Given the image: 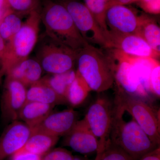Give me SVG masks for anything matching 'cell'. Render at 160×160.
<instances>
[{
    "instance_id": "28",
    "label": "cell",
    "mask_w": 160,
    "mask_h": 160,
    "mask_svg": "<svg viewBox=\"0 0 160 160\" xmlns=\"http://www.w3.org/2000/svg\"><path fill=\"white\" fill-rule=\"evenodd\" d=\"M2 20L9 26L13 35L19 30L22 25L23 23L18 16L10 9L6 10Z\"/></svg>"
},
{
    "instance_id": "12",
    "label": "cell",
    "mask_w": 160,
    "mask_h": 160,
    "mask_svg": "<svg viewBox=\"0 0 160 160\" xmlns=\"http://www.w3.org/2000/svg\"><path fill=\"white\" fill-rule=\"evenodd\" d=\"M63 145L82 154L97 152L98 142L85 120L78 121L65 136Z\"/></svg>"
},
{
    "instance_id": "38",
    "label": "cell",
    "mask_w": 160,
    "mask_h": 160,
    "mask_svg": "<svg viewBox=\"0 0 160 160\" xmlns=\"http://www.w3.org/2000/svg\"><path fill=\"white\" fill-rule=\"evenodd\" d=\"M121 3H127L131 2L132 0H119Z\"/></svg>"
},
{
    "instance_id": "17",
    "label": "cell",
    "mask_w": 160,
    "mask_h": 160,
    "mask_svg": "<svg viewBox=\"0 0 160 160\" xmlns=\"http://www.w3.org/2000/svg\"><path fill=\"white\" fill-rule=\"evenodd\" d=\"M26 102H37L54 106L67 102L49 86L39 80L29 86L27 90Z\"/></svg>"
},
{
    "instance_id": "3",
    "label": "cell",
    "mask_w": 160,
    "mask_h": 160,
    "mask_svg": "<svg viewBox=\"0 0 160 160\" xmlns=\"http://www.w3.org/2000/svg\"><path fill=\"white\" fill-rule=\"evenodd\" d=\"M40 15L45 32L53 39L77 52L88 45L65 6L47 2Z\"/></svg>"
},
{
    "instance_id": "36",
    "label": "cell",
    "mask_w": 160,
    "mask_h": 160,
    "mask_svg": "<svg viewBox=\"0 0 160 160\" xmlns=\"http://www.w3.org/2000/svg\"><path fill=\"white\" fill-rule=\"evenodd\" d=\"M73 160H89L87 158L79 156H74V159Z\"/></svg>"
},
{
    "instance_id": "22",
    "label": "cell",
    "mask_w": 160,
    "mask_h": 160,
    "mask_svg": "<svg viewBox=\"0 0 160 160\" xmlns=\"http://www.w3.org/2000/svg\"><path fill=\"white\" fill-rule=\"evenodd\" d=\"M91 90L85 80L76 71L75 78L66 93V101L72 106H80L86 99Z\"/></svg>"
},
{
    "instance_id": "16",
    "label": "cell",
    "mask_w": 160,
    "mask_h": 160,
    "mask_svg": "<svg viewBox=\"0 0 160 160\" xmlns=\"http://www.w3.org/2000/svg\"><path fill=\"white\" fill-rule=\"evenodd\" d=\"M42 69L37 60L27 58L12 67L6 72L7 78L18 81L27 87L41 79Z\"/></svg>"
},
{
    "instance_id": "5",
    "label": "cell",
    "mask_w": 160,
    "mask_h": 160,
    "mask_svg": "<svg viewBox=\"0 0 160 160\" xmlns=\"http://www.w3.org/2000/svg\"><path fill=\"white\" fill-rule=\"evenodd\" d=\"M36 50L37 60L42 70L51 74L73 69L78 52L56 41L46 32L38 38Z\"/></svg>"
},
{
    "instance_id": "21",
    "label": "cell",
    "mask_w": 160,
    "mask_h": 160,
    "mask_svg": "<svg viewBox=\"0 0 160 160\" xmlns=\"http://www.w3.org/2000/svg\"><path fill=\"white\" fill-rule=\"evenodd\" d=\"M76 76V71L73 69L63 73L52 74L41 78L40 80L49 86L58 94L66 99L68 89Z\"/></svg>"
},
{
    "instance_id": "24",
    "label": "cell",
    "mask_w": 160,
    "mask_h": 160,
    "mask_svg": "<svg viewBox=\"0 0 160 160\" xmlns=\"http://www.w3.org/2000/svg\"><path fill=\"white\" fill-rule=\"evenodd\" d=\"M107 0H85L86 7L92 14L95 15L96 21L103 30L106 37L108 32L105 22V15L103 14L106 6Z\"/></svg>"
},
{
    "instance_id": "26",
    "label": "cell",
    "mask_w": 160,
    "mask_h": 160,
    "mask_svg": "<svg viewBox=\"0 0 160 160\" xmlns=\"http://www.w3.org/2000/svg\"><path fill=\"white\" fill-rule=\"evenodd\" d=\"M10 9L19 13H30L36 10L37 0H6Z\"/></svg>"
},
{
    "instance_id": "7",
    "label": "cell",
    "mask_w": 160,
    "mask_h": 160,
    "mask_svg": "<svg viewBox=\"0 0 160 160\" xmlns=\"http://www.w3.org/2000/svg\"><path fill=\"white\" fill-rule=\"evenodd\" d=\"M113 108L109 100L99 98L89 106L84 118L98 142V149L95 160H100L110 142Z\"/></svg>"
},
{
    "instance_id": "20",
    "label": "cell",
    "mask_w": 160,
    "mask_h": 160,
    "mask_svg": "<svg viewBox=\"0 0 160 160\" xmlns=\"http://www.w3.org/2000/svg\"><path fill=\"white\" fill-rule=\"evenodd\" d=\"M126 55L128 59L134 66L143 88L148 94L151 92L150 79L152 72L159 62L153 58L135 57Z\"/></svg>"
},
{
    "instance_id": "1",
    "label": "cell",
    "mask_w": 160,
    "mask_h": 160,
    "mask_svg": "<svg viewBox=\"0 0 160 160\" xmlns=\"http://www.w3.org/2000/svg\"><path fill=\"white\" fill-rule=\"evenodd\" d=\"M124 112L122 107L114 103L110 141L134 160H139L160 146L151 141L133 118L128 122L125 121L123 116Z\"/></svg>"
},
{
    "instance_id": "32",
    "label": "cell",
    "mask_w": 160,
    "mask_h": 160,
    "mask_svg": "<svg viewBox=\"0 0 160 160\" xmlns=\"http://www.w3.org/2000/svg\"><path fill=\"white\" fill-rule=\"evenodd\" d=\"M148 11L153 13H158L160 9V0H144Z\"/></svg>"
},
{
    "instance_id": "31",
    "label": "cell",
    "mask_w": 160,
    "mask_h": 160,
    "mask_svg": "<svg viewBox=\"0 0 160 160\" xmlns=\"http://www.w3.org/2000/svg\"><path fill=\"white\" fill-rule=\"evenodd\" d=\"M0 36L4 41L9 42L13 36L11 29L5 22L0 21Z\"/></svg>"
},
{
    "instance_id": "6",
    "label": "cell",
    "mask_w": 160,
    "mask_h": 160,
    "mask_svg": "<svg viewBox=\"0 0 160 160\" xmlns=\"http://www.w3.org/2000/svg\"><path fill=\"white\" fill-rule=\"evenodd\" d=\"M114 103L130 114L151 141L160 146V118L153 108L144 100L127 94L120 88Z\"/></svg>"
},
{
    "instance_id": "11",
    "label": "cell",
    "mask_w": 160,
    "mask_h": 160,
    "mask_svg": "<svg viewBox=\"0 0 160 160\" xmlns=\"http://www.w3.org/2000/svg\"><path fill=\"white\" fill-rule=\"evenodd\" d=\"M27 90L22 83L7 78L1 103L2 115L5 120L13 122L18 118L26 101Z\"/></svg>"
},
{
    "instance_id": "4",
    "label": "cell",
    "mask_w": 160,
    "mask_h": 160,
    "mask_svg": "<svg viewBox=\"0 0 160 160\" xmlns=\"http://www.w3.org/2000/svg\"><path fill=\"white\" fill-rule=\"evenodd\" d=\"M41 15L36 10L29 13L19 30L6 44L2 58L1 72L6 73L12 67L28 58L36 46L39 31Z\"/></svg>"
},
{
    "instance_id": "34",
    "label": "cell",
    "mask_w": 160,
    "mask_h": 160,
    "mask_svg": "<svg viewBox=\"0 0 160 160\" xmlns=\"http://www.w3.org/2000/svg\"><path fill=\"white\" fill-rule=\"evenodd\" d=\"M6 44L5 41L0 36V59L2 58L3 54L5 52L6 49Z\"/></svg>"
},
{
    "instance_id": "10",
    "label": "cell",
    "mask_w": 160,
    "mask_h": 160,
    "mask_svg": "<svg viewBox=\"0 0 160 160\" xmlns=\"http://www.w3.org/2000/svg\"><path fill=\"white\" fill-rule=\"evenodd\" d=\"M107 49H117L125 54L139 58L156 59L160 53L154 51L142 38L137 34H120L108 32Z\"/></svg>"
},
{
    "instance_id": "13",
    "label": "cell",
    "mask_w": 160,
    "mask_h": 160,
    "mask_svg": "<svg viewBox=\"0 0 160 160\" xmlns=\"http://www.w3.org/2000/svg\"><path fill=\"white\" fill-rule=\"evenodd\" d=\"M31 129L25 123L12 122L0 137V160H3L22 149L29 137Z\"/></svg>"
},
{
    "instance_id": "18",
    "label": "cell",
    "mask_w": 160,
    "mask_h": 160,
    "mask_svg": "<svg viewBox=\"0 0 160 160\" xmlns=\"http://www.w3.org/2000/svg\"><path fill=\"white\" fill-rule=\"evenodd\" d=\"M58 140V137L45 132L31 129L29 139L21 149L42 156L49 151L57 144Z\"/></svg>"
},
{
    "instance_id": "35",
    "label": "cell",
    "mask_w": 160,
    "mask_h": 160,
    "mask_svg": "<svg viewBox=\"0 0 160 160\" xmlns=\"http://www.w3.org/2000/svg\"><path fill=\"white\" fill-rule=\"evenodd\" d=\"M10 9L7 4L6 0H0V11L6 10Z\"/></svg>"
},
{
    "instance_id": "27",
    "label": "cell",
    "mask_w": 160,
    "mask_h": 160,
    "mask_svg": "<svg viewBox=\"0 0 160 160\" xmlns=\"http://www.w3.org/2000/svg\"><path fill=\"white\" fill-rule=\"evenodd\" d=\"M74 158L70 151L64 148H58L43 155L41 160H73Z\"/></svg>"
},
{
    "instance_id": "29",
    "label": "cell",
    "mask_w": 160,
    "mask_h": 160,
    "mask_svg": "<svg viewBox=\"0 0 160 160\" xmlns=\"http://www.w3.org/2000/svg\"><path fill=\"white\" fill-rule=\"evenodd\" d=\"M160 63H158L152 69L150 79L151 92L158 97L160 96Z\"/></svg>"
},
{
    "instance_id": "23",
    "label": "cell",
    "mask_w": 160,
    "mask_h": 160,
    "mask_svg": "<svg viewBox=\"0 0 160 160\" xmlns=\"http://www.w3.org/2000/svg\"><path fill=\"white\" fill-rule=\"evenodd\" d=\"M137 34L142 38L154 51L160 52V29L154 21L141 18Z\"/></svg>"
},
{
    "instance_id": "33",
    "label": "cell",
    "mask_w": 160,
    "mask_h": 160,
    "mask_svg": "<svg viewBox=\"0 0 160 160\" xmlns=\"http://www.w3.org/2000/svg\"><path fill=\"white\" fill-rule=\"evenodd\" d=\"M139 160H160V146L145 154Z\"/></svg>"
},
{
    "instance_id": "19",
    "label": "cell",
    "mask_w": 160,
    "mask_h": 160,
    "mask_svg": "<svg viewBox=\"0 0 160 160\" xmlns=\"http://www.w3.org/2000/svg\"><path fill=\"white\" fill-rule=\"evenodd\" d=\"M53 106L39 102H26L20 110L18 118L32 128L51 113Z\"/></svg>"
},
{
    "instance_id": "30",
    "label": "cell",
    "mask_w": 160,
    "mask_h": 160,
    "mask_svg": "<svg viewBox=\"0 0 160 160\" xmlns=\"http://www.w3.org/2000/svg\"><path fill=\"white\" fill-rule=\"evenodd\" d=\"M11 156V160H41L42 156L21 149Z\"/></svg>"
},
{
    "instance_id": "2",
    "label": "cell",
    "mask_w": 160,
    "mask_h": 160,
    "mask_svg": "<svg viewBox=\"0 0 160 160\" xmlns=\"http://www.w3.org/2000/svg\"><path fill=\"white\" fill-rule=\"evenodd\" d=\"M76 64L77 71L91 90L102 92L115 82L113 61L100 48L88 44L78 52Z\"/></svg>"
},
{
    "instance_id": "15",
    "label": "cell",
    "mask_w": 160,
    "mask_h": 160,
    "mask_svg": "<svg viewBox=\"0 0 160 160\" xmlns=\"http://www.w3.org/2000/svg\"><path fill=\"white\" fill-rule=\"evenodd\" d=\"M77 112L70 109L49 113L31 129L41 130L59 138L65 136L78 121Z\"/></svg>"
},
{
    "instance_id": "9",
    "label": "cell",
    "mask_w": 160,
    "mask_h": 160,
    "mask_svg": "<svg viewBox=\"0 0 160 160\" xmlns=\"http://www.w3.org/2000/svg\"><path fill=\"white\" fill-rule=\"evenodd\" d=\"M113 50L112 59L115 67V78L120 88L127 94L143 100L149 94L142 86L134 66L126 57V54Z\"/></svg>"
},
{
    "instance_id": "25",
    "label": "cell",
    "mask_w": 160,
    "mask_h": 160,
    "mask_svg": "<svg viewBox=\"0 0 160 160\" xmlns=\"http://www.w3.org/2000/svg\"><path fill=\"white\" fill-rule=\"evenodd\" d=\"M100 160H135L117 145L110 142L103 152Z\"/></svg>"
},
{
    "instance_id": "37",
    "label": "cell",
    "mask_w": 160,
    "mask_h": 160,
    "mask_svg": "<svg viewBox=\"0 0 160 160\" xmlns=\"http://www.w3.org/2000/svg\"><path fill=\"white\" fill-rule=\"evenodd\" d=\"M7 10H2V11H0V21H1V20H2V18L3 16H4V14H5V12H6V11Z\"/></svg>"
},
{
    "instance_id": "14",
    "label": "cell",
    "mask_w": 160,
    "mask_h": 160,
    "mask_svg": "<svg viewBox=\"0 0 160 160\" xmlns=\"http://www.w3.org/2000/svg\"><path fill=\"white\" fill-rule=\"evenodd\" d=\"M108 32L120 34H136L141 18L131 10L122 6H112L105 16Z\"/></svg>"
},
{
    "instance_id": "8",
    "label": "cell",
    "mask_w": 160,
    "mask_h": 160,
    "mask_svg": "<svg viewBox=\"0 0 160 160\" xmlns=\"http://www.w3.org/2000/svg\"><path fill=\"white\" fill-rule=\"evenodd\" d=\"M65 7L86 42L100 49H107L105 33L86 6L79 2L71 1Z\"/></svg>"
}]
</instances>
